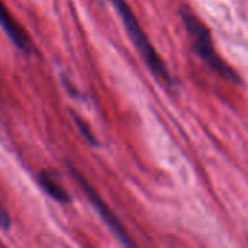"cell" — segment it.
<instances>
[{
  "label": "cell",
  "mask_w": 248,
  "mask_h": 248,
  "mask_svg": "<svg viewBox=\"0 0 248 248\" xmlns=\"http://www.w3.org/2000/svg\"><path fill=\"white\" fill-rule=\"evenodd\" d=\"M182 20L186 26V31L189 36L192 38V45L199 55V58L215 73H218L222 78L231 81V83H240L238 73L227 64L221 58V55L215 51L212 35L208 29V26L187 7H182L179 10Z\"/></svg>",
  "instance_id": "cell-1"
},
{
  "label": "cell",
  "mask_w": 248,
  "mask_h": 248,
  "mask_svg": "<svg viewBox=\"0 0 248 248\" xmlns=\"http://www.w3.org/2000/svg\"><path fill=\"white\" fill-rule=\"evenodd\" d=\"M113 7L116 9L121 20L125 25V29L132 41V44L135 45V48L138 49V52L141 54L142 60L145 61V64L148 65V68L158 76L160 78H163L167 83H173L171 76L163 61V58L158 55V52L155 51V48L153 46V44L150 42L147 33L144 32V29L141 28L137 16L134 15L131 6L128 4L126 0H112Z\"/></svg>",
  "instance_id": "cell-2"
},
{
  "label": "cell",
  "mask_w": 248,
  "mask_h": 248,
  "mask_svg": "<svg viewBox=\"0 0 248 248\" xmlns=\"http://www.w3.org/2000/svg\"><path fill=\"white\" fill-rule=\"evenodd\" d=\"M65 166H67V170L70 173V176L74 179V182L81 187L83 193L87 196L90 205L96 209V212L99 214V217L102 218V221L106 224V227L113 232V235L124 244V246H128V247H134L135 243L131 240L129 234L126 232V230L124 228L122 222L118 219V217L113 214V211L108 206V203L102 199V196L97 193V190L87 182V179L73 166L71 161H65Z\"/></svg>",
  "instance_id": "cell-3"
},
{
  "label": "cell",
  "mask_w": 248,
  "mask_h": 248,
  "mask_svg": "<svg viewBox=\"0 0 248 248\" xmlns=\"http://www.w3.org/2000/svg\"><path fill=\"white\" fill-rule=\"evenodd\" d=\"M0 26L3 32L7 35V38L12 41V44L25 55H32L35 52V45L28 35V32L23 29L22 25L17 23V20L13 17V15L9 12L3 0H0Z\"/></svg>",
  "instance_id": "cell-4"
},
{
  "label": "cell",
  "mask_w": 248,
  "mask_h": 248,
  "mask_svg": "<svg viewBox=\"0 0 248 248\" xmlns=\"http://www.w3.org/2000/svg\"><path fill=\"white\" fill-rule=\"evenodd\" d=\"M58 176L60 174L55 170H42L38 174V183L41 189L55 202L62 203V205L71 203V196L61 185Z\"/></svg>",
  "instance_id": "cell-5"
},
{
  "label": "cell",
  "mask_w": 248,
  "mask_h": 248,
  "mask_svg": "<svg viewBox=\"0 0 248 248\" xmlns=\"http://www.w3.org/2000/svg\"><path fill=\"white\" fill-rule=\"evenodd\" d=\"M71 116H73L74 124H76V126L78 128L80 134L83 135V138H84L90 145H93V147H99V141H97V138L93 135V132H92L90 126L86 124V121H84L83 118H80L78 115H76V113H71Z\"/></svg>",
  "instance_id": "cell-6"
},
{
  "label": "cell",
  "mask_w": 248,
  "mask_h": 248,
  "mask_svg": "<svg viewBox=\"0 0 248 248\" xmlns=\"http://www.w3.org/2000/svg\"><path fill=\"white\" fill-rule=\"evenodd\" d=\"M10 227H12V218H10L9 212L6 211V208L0 202V230L1 231H9Z\"/></svg>",
  "instance_id": "cell-7"
}]
</instances>
